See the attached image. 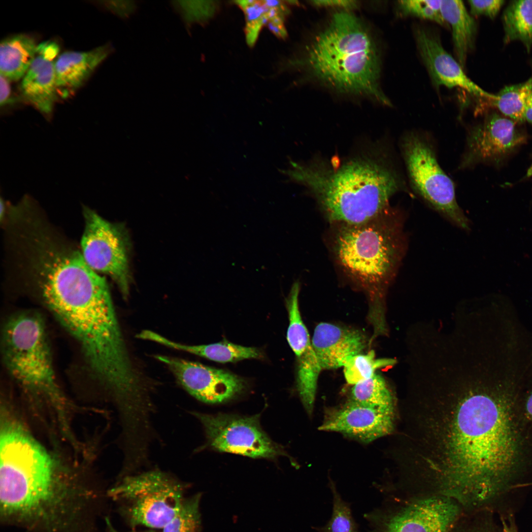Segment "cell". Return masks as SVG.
<instances>
[{
    "instance_id": "6da1fadb",
    "label": "cell",
    "mask_w": 532,
    "mask_h": 532,
    "mask_svg": "<svg viewBox=\"0 0 532 532\" xmlns=\"http://www.w3.org/2000/svg\"><path fill=\"white\" fill-rule=\"evenodd\" d=\"M521 374L488 360H459L415 389L410 421L415 465L446 497L481 504L504 490L519 471L525 451Z\"/></svg>"
},
{
    "instance_id": "7a4b0ae2",
    "label": "cell",
    "mask_w": 532,
    "mask_h": 532,
    "mask_svg": "<svg viewBox=\"0 0 532 532\" xmlns=\"http://www.w3.org/2000/svg\"><path fill=\"white\" fill-rule=\"evenodd\" d=\"M290 164L286 175L306 187L328 220L337 225L359 224L380 216L390 209L391 197L405 189L404 181L382 155Z\"/></svg>"
},
{
    "instance_id": "3957f363",
    "label": "cell",
    "mask_w": 532,
    "mask_h": 532,
    "mask_svg": "<svg viewBox=\"0 0 532 532\" xmlns=\"http://www.w3.org/2000/svg\"><path fill=\"white\" fill-rule=\"evenodd\" d=\"M305 65L312 75L342 93L391 102L379 85V54L366 26L348 12L335 14L308 48Z\"/></svg>"
},
{
    "instance_id": "277c9868",
    "label": "cell",
    "mask_w": 532,
    "mask_h": 532,
    "mask_svg": "<svg viewBox=\"0 0 532 532\" xmlns=\"http://www.w3.org/2000/svg\"><path fill=\"white\" fill-rule=\"evenodd\" d=\"M337 226L332 240L336 262L366 291L369 310L383 309L386 289L395 276L404 250L401 220L390 208L363 223Z\"/></svg>"
},
{
    "instance_id": "5b68a950",
    "label": "cell",
    "mask_w": 532,
    "mask_h": 532,
    "mask_svg": "<svg viewBox=\"0 0 532 532\" xmlns=\"http://www.w3.org/2000/svg\"><path fill=\"white\" fill-rule=\"evenodd\" d=\"M65 482L45 450L19 426L5 424L0 437V514L31 515L54 506Z\"/></svg>"
},
{
    "instance_id": "8992f818",
    "label": "cell",
    "mask_w": 532,
    "mask_h": 532,
    "mask_svg": "<svg viewBox=\"0 0 532 532\" xmlns=\"http://www.w3.org/2000/svg\"><path fill=\"white\" fill-rule=\"evenodd\" d=\"M1 348L5 366L18 382L48 395L59 394L45 324L39 313L24 311L9 318Z\"/></svg>"
},
{
    "instance_id": "52a82bcc",
    "label": "cell",
    "mask_w": 532,
    "mask_h": 532,
    "mask_svg": "<svg viewBox=\"0 0 532 532\" xmlns=\"http://www.w3.org/2000/svg\"><path fill=\"white\" fill-rule=\"evenodd\" d=\"M185 486L159 469L122 477L107 493L132 527L162 529L179 509Z\"/></svg>"
},
{
    "instance_id": "ba28073f",
    "label": "cell",
    "mask_w": 532,
    "mask_h": 532,
    "mask_svg": "<svg viewBox=\"0 0 532 532\" xmlns=\"http://www.w3.org/2000/svg\"><path fill=\"white\" fill-rule=\"evenodd\" d=\"M401 148L414 190L454 224L468 230L469 221L456 199L454 184L440 167L428 140L417 133L409 132L402 138Z\"/></svg>"
},
{
    "instance_id": "9c48e42d",
    "label": "cell",
    "mask_w": 532,
    "mask_h": 532,
    "mask_svg": "<svg viewBox=\"0 0 532 532\" xmlns=\"http://www.w3.org/2000/svg\"><path fill=\"white\" fill-rule=\"evenodd\" d=\"M202 424L206 446L221 452L274 459L287 453L263 431L259 414L251 416L192 412Z\"/></svg>"
},
{
    "instance_id": "30bf717a",
    "label": "cell",
    "mask_w": 532,
    "mask_h": 532,
    "mask_svg": "<svg viewBox=\"0 0 532 532\" xmlns=\"http://www.w3.org/2000/svg\"><path fill=\"white\" fill-rule=\"evenodd\" d=\"M84 213L85 226L81 246L85 261L96 272L110 276L127 298L130 273L128 239L124 229L89 208H85Z\"/></svg>"
},
{
    "instance_id": "8fae6325",
    "label": "cell",
    "mask_w": 532,
    "mask_h": 532,
    "mask_svg": "<svg viewBox=\"0 0 532 532\" xmlns=\"http://www.w3.org/2000/svg\"><path fill=\"white\" fill-rule=\"evenodd\" d=\"M155 357L168 367L189 394L202 402H226L236 398L247 388L244 378L230 371L171 356Z\"/></svg>"
},
{
    "instance_id": "7c38bea8",
    "label": "cell",
    "mask_w": 532,
    "mask_h": 532,
    "mask_svg": "<svg viewBox=\"0 0 532 532\" xmlns=\"http://www.w3.org/2000/svg\"><path fill=\"white\" fill-rule=\"evenodd\" d=\"M526 141L517 123L496 113L491 114L469 130L460 167L499 163Z\"/></svg>"
},
{
    "instance_id": "4fadbf2b",
    "label": "cell",
    "mask_w": 532,
    "mask_h": 532,
    "mask_svg": "<svg viewBox=\"0 0 532 532\" xmlns=\"http://www.w3.org/2000/svg\"><path fill=\"white\" fill-rule=\"evenodd\" d=\"M395 414V407L372 406L349 400L325 409L319 430L339 432L368 443L393 431Z\"/></svg>"
},
{
    "instance_id": "5bb4252c",
    "label": "cell",
    "mask_w": 532,
    "mask_h": 532,
    "mask_svg": "<svg viewBox=\"0 0 532 532\" xmlns=\"http://www.w3.org/2000/svg\"><path fill=\"white\" fill-rule=\"evenodd\" d=\"M299 281H295L286 299L289 317L287 339L297 359L298 392L305 409L308 415H311L317 381L322 369L301 316L299 303Z\"/></svg>"
},
{
    "instance_id": "9a60e30c",
    "label": "cell",
    "mask_w": 532,
    "mask_h": 532,
    "mask_svg": "<svg viewBox=\"0 0 532 532\" xmlns=\"http://www.w3.org/2000/svg\"><path fill=\"white\" fill-rule=\"evenodd\" d=\"M458 514V508L447 497L419 500L382 520L371 514V532H446Z\"/></svg>"
},
{
    "instance_id": "2e32d148",
    "label": "cell",
    "mask_w": 532,
    "mask_h": 532,
    "mask_svg": "<svg viewBox=\"0 0 532 532\" xmlns=\"http://www.w3.org/2000/svg\"><path fill=\"white\" fill-rule=\"evenodd\" d=\"M414 34L420 56L435 86L460 87L475 96L490 100L496 97L467 76L457 60L444 48L436 33L418 26L414 28Z\"/></svg>"
},
{
    "instance_id": "e0dca14e",
    "label": "cell",
    "mask_w": 532,
    "mask_h": 532,
    "mask_svg": "<svg viewBox=\"0 0 532 532\" xmlns=\"http://www.w3.org/2000/svg\"><path fill=\"white\" fill-rule=\"evenodd\" d=\"M59 51V46L54 41L38 44L20 85L24 100L47 116L52 114L58 99L55 62Z\"/></svg>"
},
{
    "instance_id": "ac0fdd59",
    "label": "cell",
    "mask_w": 532,
    "mask_h": 532,
    "mask_svg": "<svg viewBox=\"0 0 532 532\" xmlns=\"http://www.w3.org/2000/svg\"><path fill=\"white\" fill-rule=\"evenodd\" d=\"M311 342L322 370L343 366L350 357L361 354L367 343L358 330L325 322L315 327Z\"/></svg>"
},
{
    "instance_id": "d6986e66",
    "label": "cell",
    "mask_w": 532,
    "mask_h": 532,
    "mask_svg": "<svg viewBox=\"0 0 532 532\" xmlns=\"http://www.w3.org/2000/svg\"><path fill=\"white\" fill-rule=\"evenodd\" d=\"M113 51L111 44H106L90 51L59 55L55 62L58 95L66 98L79 88Z\"/></svg>"
},
{
    "instance_id": "ffe728a7",
    "label": "cell",
    "mask_w": 532,
    "mask_h": 532,
    "mask_svg": "<svg viewBox=\"0 0 532 532\" xmlns=\"http://www.w3.org/2000/svg\"><path fill=\"white\" fill-rule=\"evenodd\" d=\"M136 336L140 339L155 342L219 363L235 362L263 357L262 352L256 347L244 346L226 341L209 344L188 345L173 341L150 330L142 331Z\"/></svg>"
},
{
    "instance_id": "44dd1931",
    "label": "cell",
    "mask_w": 532,
    "mask_h": 532,
    "mask_svg": "<svg viewBox=\"0 0 532 532\" xmlns=\"http://www.w3.org/2000/svg\"><path fill=\"white\" fill-rule=\"evenodd\" d=\"M441 13L452 29L455 58L464 69L467 56L474 47L477 29L475 21L462 0H441Z\"/></svg>"
},
{
    "instance_id": "7402d4cb",
    "label": "cell",
    "mask_w": 532,
    "mask_h": 532,
    "mask_svg": "<svg viewBox=\"0 0 532 532\" xmlns=\"http://www.w3.org/2000/svg\"><path fill=\"white\" fill-rule=\"evenodd\" d=\"M31 36H9L0 44V74L10 81L22 79L34 57L37 46Z\"/></svg>"
},
{
    "instance_id": "603a6c76",
    "label": "cell",
    "mask_w": 532,
    "mask_h": 532,
    "mask_svg": "<svg viewBox=\"0 0 532 532\" xmlns=\"http://www.w3.org/2000/svg\"><path fill=\"white\" fill-rule=\"evenodd\" d=\"M504 42L521 41L528 52L532 46V0L512 1L502 15Z\"/></svg>"
},
{
    "instance_id": "cb8c5ba5",
    "label": "cell",
    "mask_w": 532,
    "mask_h": 532,
    "mask_svg": "<svg viewBox=\"0 0 532 532\" xmlns=\"http://www.w3.org/2000/svg\"><path fill=\"white\" fill-rule=\"evenodd\" d=\"M349 400L372 406H396L392 391L384 378L376 373L370 378L354 385Z\"/></svg>"
},
{
    "instance_id": "d4e9b609",
    "label": "cell",
    "mask_w": 532,
    "mask_h": 532,
    "mask_svg": "<svg viewBox=\"0 0 532 532\" xmlns=\"http://www.w3.org/2000/svg\"><path fill=\"white\" fill-rule=\"evenodd\" d=\"M532 92V78L518 84L503 88L493 103L504 115L516 123L525 121V109L527 100Z\"/></svg>"
},
{
    "instance_id": "484cf974",
    "label": "cell",
    "mask_w": 532,
    "mask_h": 532,
    "mask_svg": "<svg viewBox=\"0 0 532 532\" xmlns=\"http://www.w3.org/2000/svg\"><path fill=\"white\" fill-rule=\"evenodd\" d=\"M395 363L392 359L376 358L374 351L371 350L366 354L350 357L343 366L344 377L347 383L354 385L371 377L377 369L393 366Z\"/></svg>"
},
{
    "instance_id": "4316f807",
    "label": "cell",
    "mask_w": 532,
    "mask_h": 532,
    "mask_svg": "<svg viewBox=\"0 0 532 532\" xmlns=\"http://www.w3.org/2000/svg\"><path fill=\"white\" fill-rule=\"evenodd\" d=\"M201 494L185 498L176 514L162 529V532H200Z\"/></svg>"
},
{
    "instance_id": "83f0119b",
    "label": "cell",
    "mask_w": 532,
    "mask_h": 532,
    "mask_svg": "<svg viewBox=\"0 0 532 532\" xmlns=\"http://www.w3.org/2000/svg\"><path fill=\"white\" fill-rule=\"evenodd\" d=\"M235 2L244 14L246 40L250 46H253L262 28L266 26L268 22L269 6L267 1L239 0Z\"/></svg>"
},
{
    "instance_id": "f1b7e54d",
    "label": "cell",
    "mask_w": 532,
    "mask_h": 532,
    "mask_svg": "<svg viewBox=\"0 0 532 532\" xmlns=\"http://www.w3.org/2000/svg\"><path fill=\"white\" fill-rule=\"evenodd\" d=\"M330 488L333 495L331 517L324 526L315 529L319 532H359L358 525L352 514L350 505L342 499L331 481Z\"/></svg>"
},
{
    "instance_id": "f546056e",
    "label": "cell",
    "mask_w": 532,
    "mask_h": 532,
    "mask_svg": "<svg viewBox=\"0 0 532 532\" xmlns=\"http://www.w3.org/2000/svg\"><path fill=\"white\" fill-rule=\"evenodd\" d=\"M171 4L188 26L206 23L213 16L217 7L214 1L176 0Z\"/></svg>"
},
{
    "instance_id": "4dcf8cb0",
    "label": "cell",
    "mask_w": 532,
    "mask_h": 532,
    "mask_svg": "<svg viewBox=\"0 0 532 532\" xmlns=\"http://www.w3.org/2000/svg\"><path fill=\"white\" fill-rule=\"evenodd\" d=\"M441 0H404L398 1L400 15L412 16L434 22L442 26L448 25L441 13Z\"/></svg>"
},
{
    "instance_id": "1f68e13d",
    "label": "cell",
    "mask_w": 532,
    "mask_h": 532,
    "mask_svg": "<svg viewBox=\"0 0 532 532\" xmlns=\"http://www.w3.org/2000/svg\"><path fill=\"white\" fill-rule=\"evenodd\" d=\"M502 0H469L471 15H484L491 19L494 18L503 5Z\"/></svg>"
},
{
    "instance_id": "d6a6232c",
    "label": "cell",
    "mask_w": 532,
    "mask_h": 532,
    "mask_svg": "<svg viewBox=\"0 0 532 532\" xmlns=\"http://www.w3.org/2000/svg\"><path fill=\"white\" fill-rule=\"evenodd\" d=\"M100 2L106 9L123 19L129 18L137 8L136 1L133 0H105Z\"/></svg>"
},
{
    "instance_id": "836d02e7",
    "label": "cell",
    "mask_w": 532,
    "mask_h": 532,
    "mask_svg": "<svg viewBox=\"0 0 532 532\" xmlns=\"http://www.w3.org/2000/svg\"><path fill=\"white\" fill-rule=\"evenodd\" d=\"M10 81L0 74V105L1 107L12 104L14 99L12 98Z\"/></svg>"
},
{
    "instance_id": "e575fe53",
    "label": "cell",
    "mask_w": 532,
    "mask_h": 532,
    "mask_svg": "<svg viewBox=\"0 0 532 532\" xmlns=\"http://www.w3.org/2000/svg\"><path fill=\"white\" fill-rule=\"evenodd\" d=\"M313 4L320 6L339 7L343 8L355 7L357 3L352 0H318L313 1Z\"/></svg>"
},
{
    "instance_id": "d590c367",
    "label": "cell",
    "mask_w": 532,
    "mask_h": 532,
    "mask_svg": "<svg viewBox=\"0 0 532 532\" xmlns=\"http://www.w3.org/2000/svg\"><path fill=\"white\" fill-rule=\"evenodd\" d=\"M523 410L525 418L532 421V389L525 399Z\"/></svg>"
},
{
    "instance_id": "8d00e7d4",
    "label": "cell",
    "mask_w": 532,
    "mask_h": 532,
    "mask_svg": "<svg viewBox=\"0 0 532 532\" xmlns=\"http://www.w3.org/2000/svg\"><path fill=\"white\" fill-rule=\"evenodd\" d=\"M104 521L105 524V532H121L117 531L112 525L110 519L107 517L104 518ZM142 532H154L153 531H148Z\"/></svg>"
},
{
    "instance_id": "74e56055",
    "label": "cell",
    "mask_w": 532,
    "mask_h": 532,
    "mask_svg": "<svg viewBox=\"0 0 532 532\" xmlns=\"http://www.w3.org/2000/svg\"><path fill=\"white\" fill-rule=\"evenodd\" d=\"M5 210V205L4 203V201L3 200L2 198H1L0 200V217L1 219L4 216Z\"/></svg>"
},
{
    "instance_id": "f35d334b",
    "label": "cell",
    "mask_w": 532,
    "mask_h": 532,
    "mask_svg": "<svg viewBox=\"0 0 532 532\" xmlns=\"http://www.w3.org/2000/svg\"><path fill=\"white\" fill-rule=\"evenodd\" d=\"M502 532H515L509 527L504 521H502Z\"/></svg>"
},
{
    "instance_id": "ab89813d",
    "label": "cell",
    "mask_w": 532,
    "mask_h": 532,
    "mask_svg": "<svg viewBox=\"0 0 532 532\" xmlns=\"http://www.w3.org/2000/svg\"><path fill=\"white\" fill-rule=\"evenodd\" d=\"M150 400H151V399H150ZM150 401H149V402H150ZM149 403H148V404H149ZM146 406L145 407H146ZM144 408H143V409H144ZM143 409H142V410H143ZM141 410H140V411H141ZM139 411H138V412H139ZM137 412H136V413H137ZM135 413H133V414H135ZM120 414H121V413H120ZM132 414H130V415H132ZM122 415H123V414H122Z\"/></svg>"
},
{
    "instance_id": "60d3db41",
    "label": "cell",
    "mask_w": 532,
    "mask_h": 532,
    "mask_svg": "<svg viewBox=\"0 0 532 532\" xmlns=\"http://www.w3.org/2000/svg\"><path fill=\"white\" fill-rule=\"evenodd\" d=\"M462 337H472V336H462ZM455 338H457V337H455ZM477 338H480V337H477ZM485 339H487V338H485ZM492 341H493V340H492Z\"/></svg>"
},
{
    "instance_id": "b9f144b4",
    "label": "cell",
    "mask_w": 532,
    "mask_h": 532,
    "mask_svg": "<svg viewBox=\"0 0 532 532\" xmlns=\"http://www.w3.org/2000/svg\"></svg>"
}]
</instances>
